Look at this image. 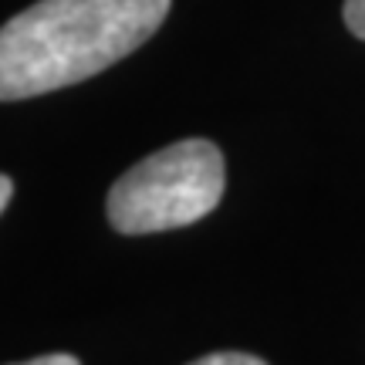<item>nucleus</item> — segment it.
<instances>
[{
  "instance_id": "nucleus-1",
  "label": "nucleus",
  "mask_w": 365,
  "mask_h": 365,
  "mask_svg": "<svg viewBox=\"0 0 365 365\" xmlns=\"http://www.w3.org/2000/svg\"><path fill=\"white\" fill-rule=\"evenodd\" d=\"M173 0H38L0 27V102L68 88L143 48Z\"/></svg>"
},
{
  "instance_id": "nucleus-2",
  "label": "nucleus",
  "mask_w": 365,
  "mask_h": 365,
  "mask_svg": "<svg viewBox=\"0 0 365 365\" xmlns=\"http://www.w3.org/2000/svg\"><path fill=\"white\" fill-rule=\"evenodd\" d=\"M227 186L223 153L210 139H182L159 149L108 190V223L118 234H159L203 220Z\"/></svg>"
},
{
  "instance_id": "nucleus-3",
  "label": "nucleus",
  "mask_w": 365,
  "mask_h": 365,
  "mask_svg": "<svg viewBox=\"0 0 365 365\" xmlns=\"http://www.w3.org/2000/svg\"><path fill=\"white\" fill-rule=\"evenodd\" d=\"M190 365H267L264 359L257 355H247V352H213V355H203Z\"/></svg>"
},
{
  "instance_id": "nucleus-4",
  "label": "nucleus",
  "mask_w": 365,
  "mask_h": 365,
  "mask_svg": "<svg viewBox=\"0 0 365 365\" xmlns=\"http://www.w3.org/2000/svg\"><path fill=\"white\" fill-rule=\"evenodd\" d=\"M345 24L355 38L365 41V0H345Z\"/></svg>"
},
{
  "instance_id": "nucleus-5",
  "label": "nucleus",
  "mask_w": 365,
  "mask_h": 365,
  "mask_svg": "<svg viewBox=\"0 0 365 365\" xmlns=\"http://www.w3.org/2000/svg\"><path fill=\"white\" fill-rule=\"evenodd\" d=\"M17 365H81L75 355L54 352V355H41V359H31V362H17Z\"/></svg>"
},
{
  "instance_id": "nucleus-6",
  "label": "nucleus",
  "mask_w": 365,
  "mask_h": 365,
  "mask_svg": "<svg viewBox=\"0 0 365 365\" xmlns=\"http://www.w3.org/2000/svg\"><path fill=\"white\" fill-rule=\"evenodd\" d=\"M11 196H14V182H11V176H4V173H0V213L7 210Z\"/></svg>"
}]
</instances>
